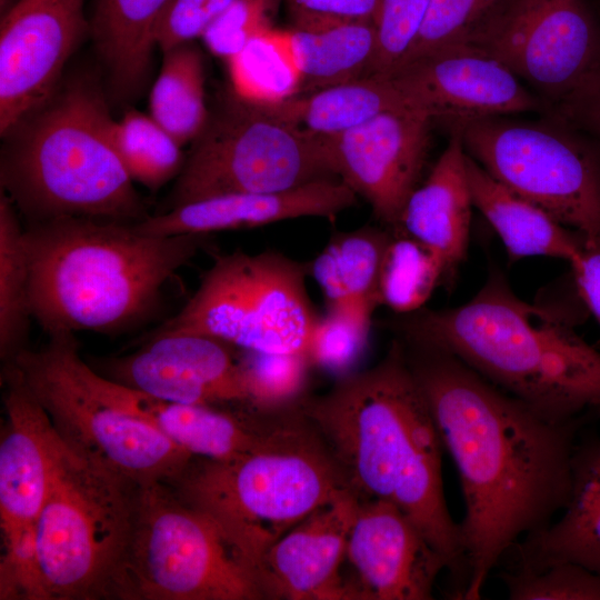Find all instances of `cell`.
<instances>
[{
    "mask_svg": "<svg viewBox=\"0 0 600 600\" xmlns=\"http://www.w3.org/2000/svg\"><path fill=\"white\" fill-rule=\"evenodd\" d=\"M401 342L458 470L468 576L461 599L478 600L513 546L566 507L578 432L596 413L548 419L453 354Z\"/></svg>",
    "mask_w": 600,
    "mask_h": 600,
    "instance_id": "cell-1",
    "label": "cell"
},
{
    "mask_svg": "<svg viewBox=\"0 0 600 600\" xmlns=\"http://www.w3.org/2000/svg\"><path fill=\"white\" fill-rule=\"evenodd\" d=\"M300 408L349 489L359 500H383L402 510L446 558L452 598L461 599L467 563L443 492V444L401 340L396 337L374 367L338 379Z\"/></svg>",
    "mask_w": 600,
    "mask_h": 600,
    "instance_id": "cell-2",
    "label": "cell"
},
{
    "mask_svg": "<svg viewBox=\"0 0 600 600\" xmlns=\"http://www.w3.org/2000/svg\"><path fill=\"white\" fill-rule=\"evenodd\" d=\"M32 314L49 334H117L158 312L167 283L209 234L152 236L136 223L71 217L24 227Z\"/></svg>",
    "mask_w": 600,
    "mask_h": 600,
    "instance_id": "cell-3",
    "label": "cell"
},
{
    "mask_svg": "<svg viewBox=\"0 0 600 600\" xmlns=\"http://www.w3.org/2000/svg\"><path fill=\"white\" fill-rule=\"evenodd\" d=\"M398 316L386 324L397 338L453 354L548 419L600 413V351L499 272L459 307Z\"/></svg>",
    "mask_w": 600,
    "mask_h": 600,
    "instance_id": "cell-4",
    "label": "cell"
},
{
    "mask_svg": "<svg viewBox=\"0 0 600 600\" xmlns=\"http://www.w3.org/2000/svg\"><path fill=\"white\" fill-rule=\"evenodd\" d=\"M93 76L59 84L4 134L0 184L28 223L86 217L136 223L149 214L112 142Z\"/></svg>",
    "mask_w": 600,
    "mask_h": 600,
    "instance_id": "cell-5",
    "label": "cell"
},
{
    "mask_svg": "<svg viewBox=\"0 0 600 600\" xmlns=\"http://www.w3.org/2000/svg\"><path fill=\"white\" fill-rule=\"evenodd\" d=\"M169 484L224 529L254 573L279 538L350 490L301 408L283 414L248 452L223 461L194 458Z\"/></svg>",
    "mask_w": 600,
    "mask_h": 600,
    "instance_id": "cell-6",
    "label": "cell"
},
{
    "mask_svg": "<svg viewBox=\"0 0 600 600\" xmlns=\"http://www.w3.org/2000/svg\"><path fill=\"white\" fill-rule=\"evenodd\" d=\"M13 362L63 442L140 484L174 482L192 459L117 399L114 382L86 363L74 332L57 331Z\"/></svg>",
    "mask_w": 600,
    "mask_h": 600,
    "instance_id": "cell-7",
    "label": "cell"
},
{
    "mask_svg": "<svg viewBox=\"0 0 600 600\" xmlns=\"http://www.w3.org/2000/svg\"><path fill=\"white\" fill-rule=\"evenodd\" d=\"M140 487L64 446L36 522L46 600L111 599Z\"/></svg>",
    "mask_w": 600,
    "mask_h": 600,
    "instance_id": "cell-8",
    "label": "cell"
},
{
    "mask_svg": "<svg viewBox=\"0 0 600 600\" xmlns=\"http://www.w3.org/2000/svg\"><path fill=\"white\" fill-rule=\"evenodd\" d=\"M111 599L260 600L256 573L224 529L166 482L141 484Z\"/></svg>",
    "mask_w": 600,
    "mask_h": 600,
    "instance_id": "cell-9",
    "label": "cell"
},
{
    "mask_svg": "<svg viewBox=\"0 0 600 600\" xmlns=\"http://www.w3.org/2000/svg\"><path fill=\"white\" fill-rule=\"evenodd\" d=\"M331 178L338 177L322 138L298 130L231 88L209 111L160 212L212 197L284 191Z\"/></svg>",
    "mask_w": 600,
    "mask_h": 600,
    "instance_id": "cell-10",
    "label": "cell"
},
{
    "mask_svg": "<svg viewBox=\"0 0 600 600\" xmlns=\"http://www.w3.org/2000/svg\"><path fill=\"white\" fill-rule=\"evenodd\" d=\"M310 264L276 250L217 254L183 308L149 334L201 333L239 349L306 353L318 319Z\"/></svg>",
    "mask_w": 600,
    "mask_h": 600,
    "instance_id": "cell-11",
    "label": "cell"
},
{
    "mask_svg": "<svg viewBox=\"0 0 600 600\" xmlns=\"http://www.w3.org/2000/svg\"><path fill=\"white\" fill-rule=\"evenodd\" d=\"M493 179L583 237L600 240V152L566 128L503 117L453 121Z\"/></svg>",
    "mask_w": 600,
    "mask_h": 600,
    "instance_id": "cell-12",
    "label": "cell"
},
{
    "mask_svg": "<svg viewBox=\"0 0 600 600\" xmlns=\"http://www.w3.org/2000/svg\"><path fill=\"white\" fill-rule=\"evenodd\" d=\"M558 107L600 59V28L584 0H509L476 43Z\"/></svg>",
    "mask_w": 600,
    "mask_h": 600,
    "instance_id": "cell-13",
    "label": "cell"
},
{
    "mask_svg": "<svg viewBox=\"0 0 600 600\" xmlns=\"http://www.w3.org/2000/svg\"><path fill=\"white\" fill-rule=\"evenodd\" d=\"M432 120L420 109L401 107L322 138L336 176L368 201L387 228L398 226L407 200L418 187Z\"/></svg>",
    "mask_w": 600,
    "mask_h": 600,
    "instance_id": "cell-14",
    "label": "cell"
},
{
    "mask_svg": "<svg viewBox=\"0 0 600 600\" xmlns=\"http://www.w3.org/2000/svg\"><path fill=\"white\" fill-rule=\"evenodd\" d=\"M84 0H18L0 22V133L48 100L90 23Z\"/></svg>",
    "mask_w": 600,
    "mask_h": 600,
    "instance_id": "cell-15",
    "label": "cell"
},
{
    "mask_svg": "<svg viewBox=\"0 0 600 600\" xmlns=\"http://www.w3.org/2000/svg\"><path fill=\"white\" fill-rule=\"evenodd\" d=\"M240 351L201 333L149 334L136 352L106 359L99 368L102 376L161 400L248 407Z\"/></svg>",
    "mask_w": 600,
    "mask_h": 600,
    "instance_id": "cell-16",
    "label": "cell"
},
{
    "mask_svg": "<svg viewBox=\"0 0 600 600\" xmlns=\"http://www.w3.org/2000/svg\"><path fill=\"white\" fill-rule=\"evenodd\" d=\"M344 576L351 600H430L446 558L394 504L359 500L350 528Z\"/></svg>",
    "mask_w": 600,
    "mask_h": 600,
    "instance_id": "cell-17",
    "label": "cell"
},
{
    "mask_svg": "<svg viewBox=\"0 0 600 600\" xmlns=\"http://www.w3.org/2000/svg\"><path fill=\"white\" fill-rule=\"evenodd\" d=\"M387 76L410 106L433 120L453 122L542 109V100L503 62L476 44L434 52Z\"/></svg>",
    "mask_w": 600,
    "mask_h": 600,
    "instance_id": "cell-18",
    "label": "cell"
},
{
    "mask_svg": "<svg viewBox=\"0 0 600 600\" xmlns=\"http://www.w3.org/2000/svg\"><path fill=\"white\" fill-rule=\"evenodd\" d=\"M6 421L0 440L2 548L36 533L64 442L13 362L1 372Z\"/></svg>",
    "mask_w": 600,
    "mask_h": 600,
    "instance_id": "cell-19",
    "label": "cell"
},
{
    "mask_svg": "<svg viewBox=\"0 0 600 600\" xmlns=\"http://www.w3.org/2000/svg\"><path fill=\"white\" fill-rule=\"evenodd\" d=\"M358 503L348 490L279 538L256 570L262 599L351 600L343 567Z\"/></svg>",
    "mask_w": 600,
    "mask_h": 600,
    "instance_id": "cell-20",
    "label": "cell"
},
{
    "mask_svg": "<svg viewBox=\"0 0 600 600\" xmlns=\"http://www.w3.org/2000/svg\"><path fill=\"white\" fill-rule=\"evenodd\" d=\"M358 196L339 178L318 180L277 192L233 193L182 204L136 222L152 236L210 234L257 228L302 217L333 220Z\"/></svg>",
    "mask_w": 600,
    "mask_h": 600,
    "instance_id": "cell-21",
    "label": "cell"
},
{
    "mask_svg": "<svg viewBox=\"0 0 600 600\" xmlns=\"http://www.w3.org/2000/svg\"><path fill=\"white\" fill-rule=\"evenodd\" d=\"M119 402L193 458L230 460L254 448L283 414L161 400L116 382ZM291 411V410H290Z\"/></svg>",
    "mask_w": 600,
    "mask_h": 600,
    "instance_id": "cell-22",
    "label": "cell"
},
{
    "mask_svg": "<svg viewBox=\"0 0 600 600\" xmlns=\"http://www.w3.org/2000/svg\"><path fill=\"white\" fill-rule=\"evenodd\" d=\"M510 551L516 553L514 570L537 572L573 562L600 572V436L576 443L571 491L561 517L522 538Z\"/></svg>",
    "mask_w": 600,
    "mask_h": 600,
    "instance_id": "cell-23",
    "label": "cell"
},
{
    "mask_svg": "<svg viewBox=\"0 0 600 600\" xmlns=\"http://www.w3.org/2000/svg\"><path fill=\"white\" fill-rule=\"evenodd\" d=\"M466 150L460 134L452 137L427 180L407 200L398 229L434 251L451 277L467 256L471 208Z\"/></svg>",
    "mask_w": 600,
    "mask_h": 600,
    "instance_id": "cell-24",
    "label": "cell"
},
{
    "mask_svg": "<svg viewBox=\"0 0 600 600\" xmlns=\"http://www.w3.org/2000/svg\"><path fill=\"white\" fill-rule=\"evenodd\" d=\"M466 168L473 207L498 233L511 261L551 257L571 264L579 258L582 234L506 188L468 153Z\"/></svg>",
    "mask_w": 600,
    "mask_h": 600,
    "instance_id": "cell-25",
    "label": "cell"
},
{
    "mask_svg": "<svg viewBox=\"0 0 600 600\" xmlns=\"http://www.w3.org/2000/svg\"><path fill=\"white\" fill-rule=\"evenodd\" d=\"M168 1H96L90 36L114 98L136 97L143 88L154 48L153 28Z\"/></svg>",
    "mask_w": 600,
    "mask_h": 600,
    "instance_id": "cell-26",
    "label": "cell"
},
{
    "mask_svg": "<svg viewBox=\"0 0 600 600\" xmlns=\"http://www.w3.org/2000/svg\"><path fill=\"white\" fill-rule=\"evenodd\" d=\"M293 21L289 31L301 73L299 94L368 74L376 50L374 22L313 17Z\"/></svg>",
    "mask_w": 600,
    "mask_h": 600,
    "instance_id": "cell-27",
    "label": "cell"
},
{
    "mask_svg": "<svg viewBox=\"0 0 600 600\" xmlns=\"http://www.w3.org/2000/svg\"><path fill=\"white\" fill-rule=\"evenodd\" d=\"M264 107L298 130L323 138L358 127L383 111L412 106L389 76L371 74Z\"/></svg>",
    "mask_w": 600,
    "mask_h": 600,
    "instance_id": "cell-28",
    "label": "cell"
},
{
    "mask_svg": "<svg viewBox=\"0 0 600 600\" xmlns=\"http://www.w3.org/2000/svg\"><path fill=\"white\" fill-rule=\"evenodd\" d=\"M390 228L366 226L336 233L310 262V274L320 287L327 307L353 303L380 306L381 264L391 239Z\"/></svg>",
    "mask_w": 600,
    "mask_h": 600,
    "instance_id": "cell-29",
    "label": "cell"
},
{
    "mask_svg": "<svg viewBox=\"0 0 600 600\" xmlns=\"http://www.w3.org/2000/svg\"><path fill=\"white\" fill-rule=\"evenodd\" d=\"M150 92V116L181 146L192 142L206 124L204 66L192 41L163 52Z\"/></svg>",
    "mask_w": 600,
    "mask_h": 600,
    "instance_id": "cell-30",
    "label": "cell"
},
{
    "mask_svg": "<svg viewBox=\"0 0 600 600\" xmlns=\"http://www.w3.org/2000/svg\"><path fill=\"white\" fill-rule=\"evenodd\" d=\"M33 318L24 228L11 199L0 192V357L3 363L28 347Z\"/></svg>",
    "mask_w": 600,
    "mask_h": 600,
    "instance_id": "cell-31",
    "label": "cell"
},
{
    "mask_svg": "<svg viewBox=\"0 0 600 600\" xmlns=\"http://www.w3.org/2000/svg\"><path fill=\"white\" fill-rule=\"evenodd\" d=\"M227 63L231 88L252 103L277 104L300 92L301 73L289 30L267 29Z\"/></svg>",
    "mask_w": 600,
    "mask_h": 600,
    "instance_id": "cell-32",
    "label": "cell"
},
{
    "mask_svg": "<svg viewBox=\"0 0 600 600\" xmlns=\"http://www.w3.org/2000/svg\"><path fill=\"white\" fill-rule=\"evenodd\" d=\"M112 142L127 173L152 192L177 179L186 161L182 147L151 117L127 110L112 127Z\"/></svg>",
    "mask_w": 600,
    "mask_h": 600,
    "instance_id": "cell-33",
    "label": "cell"
},
{
    "mask_svg": "<svg viewBox=\"0 0 600 600\" xmlns=\"http://www.w3.org/2000/svg\"><path fill=\"white\" fill-rule=\"evenodd\" d=\"M379 277L380 306L397 314L420 310L446 277L442 259L430 248L398 229H391Z\"/></svg>",
    "mask_w": 600,
    "mask_h": 600,
    "instance_id": "cell-34",
    "label": "cell"
},
{
    "mask_svg": "<svg viewBox=\"0 0 600 600\" xmlns=\"http://www.w3.org/2000/svg\"><path fill=\"white\" fill-rule=\"evenodd\" d=\"M248 407L262 413L300 408L308 398L310 370L306 353L240 351Z\"/></svg>",
    "mask_w": 600,
    "mask_h": 600,
    "instance_id": "cell-35",
    "label": "cell"
},
{
    "mask_svg": "<svg viewBox=\"0 0 600 600\" xmlns=\"http://www.w3.org/2000/svg\"><path fill=\"white\" fill-rule=\"evenodd\" d=\"M508 2L509 0H431L413 43L396 69L451 47L476 44Z\"/></svg>",
    "mask_w": 600,
    "mask_h": 600,
    "instance_id": "cell-36",
    "label": "cell"
},
{
    "mask_svg": "<svg viewBox=\"0 0 600 600\" xmlns=\"http://www.w3.org/2000/svg\"><path fill=\"white\" fill-rule=\"evenodd\" d=\"M377 308L372 303L327 307L326 314L318 317L313 326L306 351L312 367L338 379L354 372L366 351Z\"/></svg>",
    "mask_w": 600,
    "mask_h": 600,
    "instance_id": "cell-37",
    "label": "cell"
},
{
    "mask_svg": "<svg viewBox=\"0 0 600 600\" xmlns=\"http://www.w3.org/2000/svg\"><path fill=\"white\" fill-rule=\"evenodd\" d=\"M499 577L511 600H600V572L573 562L537 572L509 569Z\"/></svg>",
    "mask_w": 600,
    "mask_h": 600,
    "instance_id": "cell-38",
    "label": "cell"
},
{
    "mask_svg": "<svg viewBox=\"0 0 600 600\" xmlns=\"http://www.w3.org/2000/svg\"><path fill=\"white\" fill-rule=\"evenodd\" d=\"M431 0H381L376 26V50L368 74L387 76L413 43Z\"/></svg>",
    "mask_w": 600,
    "mask_h": 600,
    "instance_id": "cell-39",
    "label": "cell"
},
{
    "mask_svg": "<svg viewBox=\"0 0 600 600\" xmlns=\"http://www.w3.org/2000/svg\"><path fill=\"white\" fill-rule=\"evenodd\" d=\"M278 0H234L207 27L201 39L218 58L229 61L254 37L273 27Z\"/></svg>",
    "mask_w": 600,
    "mask_h": 600,
    "instance_id": "cell-40",
    "label": "cell"
},
{
    "mask_svg": "<svg viewBox=\"0 0 600 600\" xmlns=\"http://www.w3.org/2000/svg\"><path fill=\"white\" fill-rule=\"evenodd\" d=\"M211 21L208 0H169L154 28L153 43L161 52L201 38Z\"/></svg>",
    "mask_w": 600,
    "mask_h": 600,
    "instance_id": "cell-41",
    "label": "cell"
},
{
    "mask_svg": "<svg viewBox=\"0 0 600 600\" xmlns=\"http://www.w3.org/2000/svg\"><path fill=\"white\" fill-rule=\"evenodd\" d=\"M558 111L600 137V59Z\"/></svg>",
    "mask_w": 600,
    "mask_h": 600,
    "instance_id": "cell-42",
    "label": "cell"
},
{
    "mask_svg": "<svg viewBox=\"0 0 600 600\" xmlns=\"http://www.w3.org/2000/svg\"><path fill=\"white\" fill-rule=\"evenodd\" d=\"M292 18L374 22L381 0H288Z\"/></svg>",
    "mask_w": 600,
    "mask_h": 600,
    "instance_id": "cell-43",
    "label": "cell"
},
{
    "mask_svg": "<svg viewBox=\"0 0 600 600\" xmlns=\"http://www.w3.org/2000/svg\"><path fill=\"white\" fill-rule=\"evenodd\" d=\"M570 266L578 296L600 326V240L583 237L580 256Z\"/></svg>",
    "mask_w": 600,
    "mask_h": 600,
    "instance_id": "cell-44",
    "label": "cell"
},
{
    "mask_svg": "<svg viewBox=\"0 0 600 600\" xmlns=\"http://www.w3.org/2000/svg\"><path fill=\"white\" fill-rule=\"evenodd\" d=\"M9 1H10V0H0V9H1V12H3V9L7 8Z\"/></svg>",
    "mask_w": 600,
    "mask_h": 600,
    "instance_id": "cell-45",
    "label": "cell"
}]
</instances>
